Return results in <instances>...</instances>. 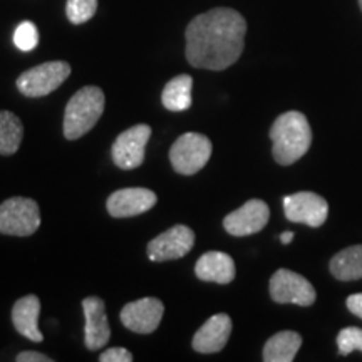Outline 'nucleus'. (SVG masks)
<instances>
[{
	"instance_id": "f257e3e1",
	"label": "nucleus",
	"mask_w": 362,
	"mask_h": 362,
	"mask_svg": "<svg viewBox=\"0 0 362 362\" xmlns=\"http://www.w3.org/2000/svg\"><path fill=\"white\" fill-rule=\"evenodd\" d=\"M247 22L233 8L200 13L187 27V59L193 67L223 71L238 61L245 45Z\"/></svg>"
},
{
	"instance_id": "f03ea898",
	"label": "nucleus",
	"mask_w": 362,
	"mask_h": 362,
	"mask_svg": "<svg viewBox=\"0 0 362 362\" xmlns=\"http://www.w3.org/2000/svg\"><path fill=\"white\" fill-rule=\"evenodd\" d=\"M272 155L282 166L293 165L309 151L312 129L307 117L298 111L280 115L270 129Z\"/></svg>"
},
{
	"instance_id": "7ed1b4c3",
	"label": "nucleus",
	"mask_w": 362,
	"mask_h": 362,
	"mask_svg": "<svg viewBox=\"0 0 362 362\" xmlns=\"http://www.w3.org/2000/svg\"><path fill=\"white\" fill-rule=\"evenodd\" d=\"M104 93L98 86H86L69 99L64 112V136L78 139L96 126L104 112Z\"/></svg>"
},
{
	"instance_id": "20e7f679",
	"label": "nucleus",
	"mask_w": 362,
	"mask_h": 362,
	"mask_svg": "<svg viewBox=\"0 0 362 362\" xmlns=\"http://www.w3.org/2000/svg\"><path fill=\"white\" fill-rule=\"evenodd\" d=\"M40 226L39 205L30 198L13 197L0 205V233L29 237Z\"/></svg>"
},
{
	"instance_id": "39448f33",
	"label": "nucleus",
	"mask_w": 362,
	"mask_h": 362,
	"mask_svg": "<svg viewBox=\"0 0 362 362\" xmlns=\"http://www.w3.org/2000/svg\"><path fill=\"white\" fill-rule=\"evenodd\" d=\"M211 141L205 134L185 133L171 146L170 161L176 173L194 175L205 168L211 156Z\"/></svg>"
},
{
	"instance_id": "423d86ee",
	"label": "nucleus",
	"mask_w": 362,
	"mask_h": 362,
	"mask_svg": "<svg viewBox=\"0 0 362 362\" xmlns=\"http://www.w3.org/2000/svg\"><path fill=\"white\" fill-rule=\"evenodd\" d=\"M71 66L64 61L44 62L33 69L22 72L17 79V88L27 98H42L56 90L69 78Z\"/></svg>"
},
{
	"instance_id": "0eeeda50",
	"label": "nucleus",
	"mask_w": 362,
	"mask_h": 362,
	"mask_svg": "<svg viewBox=\"0 0 362 362\" xmlns=\"http://www.w3.org/2000/svg\"><path fill=\"white\" fill-rule=\"evenodd\" d=\"M270 297L277 304H296L309 307L315 302V288L302 275L280 269L270 279Z\"/></svg>"
},
{
	"instance_id": "6e6552de",
	"label": "nucleus",
	"mask_w": 362,
	"mask_h": 362,
	"mask_svg": "<svg viewBox=\"0 0 362 362\" xmlns=\"http://www.w3.org/2000/svg\"><path fill=\"white\" fill-rule=\"evenodd\" d=\"M149 138L151 128L148 124H136L117 136L112 144V160L117 168L134 170L141 166Z\"/></svg>"
},
{
	"instance_id": "1a4fd4ad",
	"label": "nucleus",
	"mask_w": 362,
	"mask_h": 362,
	"mask_svg": "<svg viewBox=\"0 0 362 362\" xmlns=\"http://www.w3.org/2000/svg\"><path fill=\"white\" fill-rule=\"evenodd\" d=\"M284 211L287 220L309 226H322L327 220L329 205L320 194L298 192L284 198Z\"/></svg>"
},
{
	"instance_id": "9d476101",
	"label": "nucleus",
	"mask_w": 362,
	"mask_h": 362,
	"mask_svg": "<svg viewBox=\"0 0 362 362\" xmlns=\"http://www.w3.org/2000/svg\"><path fill=\"white\" fill-rule=\"evenodd\" d=\"M194 245V233L185 225L171 226L148 243V259L151 262H168L183 259Z\"/></svg>"
},
{
	"instance_id": "9b49d317",
	"label": "nucleus",
	"mask_w": 362,
	"mask_h": 362,
	"mask_svg": "<svg viewBox=\"0 0 362 362\" xmlns=\"http://www.w3.org/2000/svg\"><path fill=\"white\" fill-rule=\"evenodd\" d=\"M165 305L160 298L146 297L139 300L129 302L121 310V322L126 329L133 330L136 334H151L160 325Z\"/></svg>"
},
{
	"instance_id": "f8f14e48",
	"label": "nucleus",
	"mask_w": 362,
	"mask_h": 362,
	"mask_svg": "<svg viewBox=\"0 0 362 362\" xmlns=\"http://www.w3.org/2000/svg\"><path fill=\"white\" fill-rule=\"evenodd\" d=\"M270 218V208L262 200H248L245 205L237 208L225 216V230L233 237H247L259 233L265 228Z\"/></svg>"
},
{
	"instance_id": "ddd939ff",
	"label": "nucleus",
	"mask_w": 362,
	"mask_h": 362,
	"mask_svg": "<svg viewBox=\"0 0 362 362\" xmlns=\"http://www.w3.org/2000/svg\"><path fill=\"white\" fill-rule=\"evenodd\" d=\"M158 197L148 188H123L110 194L106 208L115 218H129L141 215L156 205Z\"/></svg>"
},
{
	"instance_id": "4468645a",
	"label": "nucleus",
	"mask_w": 362,
	"mask_h": 362,
	"mask_svg": "<svg viewBox=\"0 0 362 362\" xmlns=\"http://www.w3.org/2000/svg\"><path fill=\"white\" fill-rule=\"evenodd\" d=\"M86 317V347L89 351H99L110 342L111 327L107 322L106 305L99 297H88L83 300Z\"/></svg>"
},
{
	"instance_id": "2eb2a0df",
	"label": "nucleus",
	"mask_w": 362,
	"mask_h": 362,
	"mask_svg": "<svg viewBox=\"0 0 362 362\" xmlns=\"http://www.w3.org/2000/svg\"><path fill=\"white\" fill-rule=\"evenodd\" d=\"M232 334V319L226 314H216L206 320L193 336V349L200 354H215L228 342Z\"/></svg>"
},
{
	"instance_id": "dca6fc26",
	"label": "nucleus",
	"mask_w": 362,
	"mask_h": 362,
	"mask_svg": "<svg viewBox=\"0 0 362 362\" xmlns=\"http://www.w3.org/2000/svg\"><path fill=\"white\" fill-rule=\"evenodd\" d=\"M194 274L203 282L230 284L235 279V262L228 253L206 252L194 265Z\"/></svg>"
},
{
	"instance_id": "f3484780",
	"label": "nucleus",
	"mask_w": 362,
	"mask_h": 362,
	"mask_svg": "<svg viewBox=\"0 0 362 362\" xmlns=\"http://www.w3.org/2000/svg\"><path fill=\"white\" fill-rule=\"evenodd\" d=\"M40 300L35 296H25L19 298L12 307V324L22 336L33 342H42L44 336L39 330Z\"/></svg>"
},
{
	"instance_id": "a211bd4d",
	"label": "nucleus",
	"mask_w": 362,
	"mask_h": 362,
	"mask_svg": "<svg viewBox=\"0 0 362 362\" xmlns=\"http://www.w3.org/2000/svg\"><path fill=\"white\" fill-rule=\"evenodd\" d=\"M302 346L300 334L293 330H282L272 336L264 347L265 362H292Z\"/></svg>"
},
{
	"instance_id": "6ab92c4d",
	"label": "nucleus",
	"mask_w": 362,
	"mask_h": 362,
	"mask_svg": "<svg viewBox=\"0 0 362 362\" xmlns=\"http://www.w3.org/2000/svg\"><path fill=\"white\" fill-rule=\"evenodd\" d=\"M193 79L188 74H180L165 86L161 94L163 106L171 112L187 111L192 106Z\"/></svg>"
},
{
	"instance_id": "aec40b11",
	"label": "nucleus",
	"mask_w": 362,
	"mask_h": 362,
	"mask_svg": "<svg viewBox=\"0 0 362 362\" xmlns=\"http://www.w3.org/2000/svg\"><path fill=\"white\" fill-rule=\"evenodd\" d=\"M330 274L344 282L362 279V245L347 247L334 255L330 260Z\"/></svg>"
},
{
	"instance_id": "412c9836",
	"label": "nucleus",
	"mask_w": 362,
	"mask_h": 362,
	"mask_svg": "<svg viewBox=\"0 0 362 362\" xmlns=\"http://www.w3.org/2000/svg\"><path fill=\"white\" fill-rule=\"evenodd\" d=\"M24 138L22 121L11 111H0V155L11 156L21 148Z\"/></svg>"
},
{
	"instance_id": "4be33fe9",
	"label": "nucleus",
	"mask_w": 362,
	"mask_h": 362,
	"mask_svg": "<svg viewBox=\"0 0 362 362\" xmlns=\"http://www.w3.org/2000/svg\"><path fill=\"white\" fill-rule=\"evenodd\" d=\"M98 11V0H67L66 13L72 24H84Z\"/></svg>"
},
{
	"instance_id": "5701e85b",
	"label": "nucleus",
	"mask_w": 362,
	"mask_h": 362,
	"mask_svg": "<svg viewBox=\"0 0 362 362\" xmlns=\"http://www.w3.org/2000/svg\"><path fill=\"white\" fill-rule=\"evenodd\" d=\"M37 42L39 33L37 27H35L33 22H22V24L16 29V33H13V44H16L21 51H33V49L37 47Z\"/></svg>"
},
{
	"instance_id": "b1692460",
	"label": "nucleus",
	"mask_w": 362,
	"mask_h": 362,
	"mask_svg": "<svg viewBox=\"0 0 362 362\" xmlns=\"http://www.w3.org/2000/svg\"><path fill=\"white\" fill-rule=\"evenodd\" d=\"M337 347H339V354L341 356H349L351 352L354 351L362 352V329H357V327L342 329L337 336Z\"/></svg>"
},
{
	"instance_id": "393cba45",
	"label": "nucleus",
	"mask_w": 362,
	"mask_h": 362,
	"mask_svg": "<svg viewBox=\"0 0 362 362\" xmlns=\"http://www.w3.org/2000/svg\"><path fill=\"white\" fill-rule=\"evenodd\" d=\"M99 361L101 362H131L133 361V354L128 349H123V347H111V349L104 351L101 356H99Z\"/></svg>"
},
{
	"instance_id": "a878e982",
	"label": "nucleus",
	"mask_w": 362,
	"mask_h": 362,
	"mask_svg": "<svg viewBox=\"0 0 362 362\" xmlns=\"http://www.w3.org/2000/svg\"><path fill=\"white\" fill-rule=\"evenodd\" d=\"M16 361L17 362H52V359L49 356H44L40 354V352H34V351L21 352Z\"/></svg>"
},
{
	"instance_id": "bb28decb",
	"label": "nucleus",
	"mask_w": 362,
	"mask_h": 362,
	"mask_svg": "<svg viewBox=\"0 0 362 362\" xmlns=\"http://www.w3.org/2000/svg\"><path fill=\"white\" fill-rule=\"evenodd\" d=\"M346 304L352 314L362 319V293H352V296L347 297Z\"/></svg>"
},
{
	"instance_id": "cd10ccee",
	"label": "nucleus",
	"mask_w": 362,
	"mask_h": 362,
	"mask_svg": "<svg viewBox=\"0 0 362 362\" xmlns=\"http://www.w3.org/2000/svg\"><path fill=\"white\" fill-rule=\"evenodd\" d=\"M293 240V233L292 232H284L282 235H280V242L284 243V245H288Z\"/></svg>"
},
{
	"instance_id": "c85d7f7f",
	"label": "nucleus",
	"mask_w": 362,
	"mask_h": 362,
	"mask_svg": "<svg viewBox=\"0 0 362 362\" xmlns=\"http://www.w3.org/2000/svg\"><path fill=\"white\" fill-rule=\"evenodd\" d=\"M359 4H361V8H362V0H359Z\"/></svg>"
}]
</instances>
